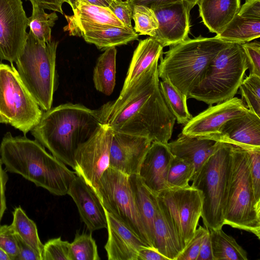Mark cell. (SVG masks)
Wrapping results in <instances>:
<instances>
[{
	"instance_id": "cell-26",
	"label": "cell",
	"mask_w": 260,
	"mask_h": 260,
	"mask_svg": "<svg viewBox=\"0 0 260 260\" xmlns=\"http://www.w3.org/2000/svg\"><path fill=\"white\" fill-rule=\"evenodd\" d=\"M163 48L152 37L139 41L134 51L122 90L136 80L156 58L162 56Z\"/></svg>"
},
{
	"instance_id": "cell-49",
	"label": "cell",
	"mask_w": 260,
	"mask_h": 260,
	"mask_svg": "<svg viewBox=\"0 0 260 260\" xmlns=\"http://www.w3.org/2000/svg\"><path fill=\"white\" fill-rule=\"evenodd\" d=\"M29 1L31 4H36L44 9H48L55 12L63 14L62 5L64 3L63 0H26Z\"/></svg>"
},
{
	"instance_id": "cell-15",
	"label": "cell",
	"mask_w": 260,
	"mask_h": 260,
	"mask_svg": "<svg viewBox=\"0 0 260 260\" xmlns=\"http://www.w3.org/2000/svg\"><path fill=\"white\" fill-rule=\"evenodd\" d=\"M248 110L243 100L234 97L215 106H211L192 117L185 124L181 133L187 136L209 139L217 133L228 120Z\"/></svg>"
},
{
	"instance_id": "cell-27",
	"label": "cell",
	"mask_w": 260,
	"mask_h": 260,
	"mask_svg": "<svg viewBox=\"0 0 260 260\" xmlns=\"http://www.w3.org/2000/svg\"><path fill=\"white\" fill-rule=\"evenodd\" d=\"M80 37L86 42L95 45L99 49L105 50L109 47L127 44L137 40L139 35L134 28L113 26L87 30Z\"/></svg>"
},
{
	"instance_id": "cell-25",
	"label": "cell",
	"mask_w": 260,
	"mask_h": 260,
	"mask_svg": "<svg viewBox=\"0 0 260 260\" xmlns=\"http://www.w3.org/2000/svg\"><path fill=\"white\" fill-rule=\"evenodd\" d=\"M129 180L143 225L154 247L156 196L153 194L144 185L138 175L129 176Z\"/></svg>"
},
{
	"instance_id": "cell-43",
	"label": "cell",
	"mask_w": 260,
	"mask_h": 260,
	"mask_svg": "<svg viewBox=\"0 0 260 260\" xmlns=\"http://www.w3.org/2000/svg\"><path fill=\"white\" fill-rule=\"evenodd\" d=\"M108 8L125 26L133 28L131 22L133 8L126 1L113 0Z\"/></svg>"
},
{
	"instance_id": "cell-23",
	"label": "cell",
	"mask_w": 260,
	"mask_h": 260,
	"mask_svg": "<svg viewBox=\"0 0 260 260\" xmlns=\"http://www.w3.org/2000/svg\"><path fill=\"white\" fill-rule=\"evenodd\" d=\"M217 143L212 140L187 136L181 133L177 139L168 142L167 145L173 156L183 159L193 166V177L214 152Z\"/></svg>"
},
{
	"instance_id": "cell-29",
	"label": "cell",
	"mask_w": 260,
	"mask_h": 260,
	"mask_svg": "<svg viewBox=\"0 0 260 260\" xmlns=\"http://www.w3.org/2000/svg\"><path fill=\"white\" fill-rule=\"evenodd\" d=\"M115 47L108 48L98 58L93 72L95 88L106 95L113 92L116 82Z\"/></svg>"
},
{
	"instance_id": "cell-22",
	"label": "cell",
	"mask_w": 260,
	"mask_h": 260,
	"mask_svg": "<svg viewBox=\"0 0 260 260\" xmlns=\"http://www.w3.org/2000/svg\"><path fill=\"white\" fill-rule=\"evenodd\" d=\"M154 247L169 260H176L184 249L175 226L162 201L155 196Z\"/></svg>"
},
{
	"instance_id": "cell-5",
	"label": "cell",
	"mask_w": 260,
	"mask_h": 260,
	"mask_svg": "<svg viewBox=\"0 0 260 260\" xmlns=\"http://www.w3.org/2000/svg\"><path fill=\"white\" fill-rule=\"evenodd\" d=\"M233 145L217 142L214 152L193 176L191 186L201 193V217L208 229H221L230 178Z\"/></svg>"
},
{
	"instance_id": "cell-39",
	"label": "cell",
	"mask_w": 260,
	"mask_h": 260,
	"mask_svg": "<svg viewBox=\"0 0 260 260\" xmlns=\"http://www.w3.org/2000/svg\"><path fill=\"white\" fill-rule=\"evenodd\" d=\"M0 248L9 257L15 260L18 254L15 233L12 225H0Z\"/></svg>"
},
{
	"instance_id": "cell-21",
	"label": "cell",
	"mask_w": 260,
	"mask_h": 260,
	"mask_svg": "<svg viewBox=\"0 0 260 260\" xmlns=\"http://www.w3.org/2000/svg\"><path fill=\"white\" fill-rule=\"evenodd\" d=\"M108 238L105 246L108 260H137L139 249L147 246L132 230L106 209Z\"/></svg>"
},
{
	"instance_id": "cell-10",
	"label": "cell",
	"mask_w": 260,
	"mask_h": 260,
	"mask_svg": "<svg viewBox=\"0 0 260 260\" xmlns=\"http://www.w3.org/2000/svg\"><path fill=\"white\" fill-rule=\"evenodd\" d=\"M95 190L108 212L132 230L147 246L153 247L141 220L129 176L109 167Z\"/></svg>"
},
{
	"instance_id": "cell-50",
	"label": "cell",
	"mask_w": 260,
	"mask_h": 260,
	"mask_svg": "<svg viewBox=\"0 0 260 260\" xmlns=\"http://www.w3.org/2000/svg\"><path fill=\"white\" fill-rule=\"evenodd\" d=\"M175 1L176 0H126L133 8L135 5H139L148 7L151 9Z\"/></svg>"
},
{
	"instance_id": "cell-46",
	"label": "cell",
	"mask_w": 260,
	"mask_h": 260,
	"mask_svg": "<svg viewBox=\"0 0 260 260\" xmlns=\"http://www.w3.org/2000/svg\"><path fill=\"white\" fill-rule=\"evenodd\" d=\"M137 260H169L154 247L143 246L139 250Z\"/></svg>"
},
{
	"instance_id": "cell-35",
	"label": "cell",
	"mask_w": 260,
	"mask_h": 260,
	"mask_svg": "<svg viewBox=\"0 0 260 260\" xmlns=\"http://www.w3.org/2000/svg\"><path fill=\"white\" fill-rule=\"evenodd\" d=\"M134 29L138 35H148L153 38L158 28V21L153 10L148 7L136 5L133 10Z\"/></svg>"
},
{
	"instance_id": "cell-36",
	"label": "cell",
	"mask_w": 260,
	"mask_h": 260,
	"mask_svg": "<svg viewBox=\"0 0 260 260\" xmlns=\"http://www.w3.org/2000/svg\"><path fill=\"white\" fill-rule=\"evenodd\" d=\"M71 260H100L97 246L90 234L78 232L71 243Z\"/></svg>"
},
{
	"instance_id": "cell-28",
	"label": "cell",
	"mask_w": 260,
	"mask_h": 260,
	"mask_svg": "<svg viewBox=\"0 0 260 260\" xmlns=\"http://www.w3.org/2000/svg\"><path fill=\"white\" fill-rule=\"evenodd\" d=\"M260 36V19L237 13L224 29L215 37L226 41L242 44Z\"/></svg>"
},
{
	"instance_id": "cell-18",
	"label": "cell",
	"mask_w": 260,
	"mask_h": 260,
	"mask_svg": "<svg viewBox=\"0 0 260 260\" xmlns=\"http://www.w3.org/2000/svg\"><path fill=\"white\" fill-rule=\"evenodd\" d=\"M75 203L82 220L93 232L107 229L105 209L95 190L80 176L76 175L68 191Z\"/></svg>"
},
{
	"instance_id": "cell-38",
	"label": "cell",
	"mask_w": 260,
	"mask_h": 260,
	"mask_svg": "<svg viewBox=\"0 0 260 260\" xmlns=\"http://www.w3.org/2000/svg\"><path fill=\"white\" fill-rule=\"evenodd\" d=\"M70 246L61 237L49 240L44 245L42 260H71Z\"/></svg>"
},
{
	"instance_id": "cell-9",
	"label": "cell",
	"mask_w": 260,
	"mask_h": 260,
	"mask_svg": "<svg viewBox=\"0 0 260 260\" xmlns=\"http://www.w3.org/2000/svg\"><path fill=\"white\" fill-rule=\"evenodd\" d=\"M42 114L13 64L0 63V123L10 124L25 135Z\"/></svg>"
},
{
	"instance_id": "cell-11",
	"label": "cell",
	"mask_w": 260,
	"mask_h": 260,
	"mask_svg": "<svg viewBox=\"0 0 260 260\" xmlns=\"http://www.w3.org/2000/svg\"><path fill=\"white\" fill-rule=\"evenodd\" d=\"M157 196L162 201L175 226L184 248L193 237L201 217L200 192L189 185L181 188H167Z\"/></svg>"
},
{
	"instance_id": "cell-48",
	"label": "cell",
	"mask_w": 260,
	"mask_h": 260,
	"mask_svg": "<svg viewBox=\"0 0 260 260\" xmlns=\"http://www.w3.org/2000/svg\"><path fill=\"white\" fill-rule=\"evenodd\" d=\"M197 260H213L210 233L208 229L203 238Z\"/></svg>"
},
{
	"instance_id": "cell-19",
	"label": "cell",
	"mask_w": 260,
	"mask_h": 260,
	"mask_svg": "<svg viewBox=\"0 0 260 260\" xmlns=\"http://www.w3.org/2000/svg\"><path fill=\"white\" fill-rule=\"evenodd\" d=\"M173 156L167 144L151 142L138 175L153 194L157 196L168 188L167 175Z\"/></svg>"
},
{
	"instance_id": "cell-30",
	"label": "cell",
	"mask_w": 260,
	"mask_h": 260,
	"mask_svg": "<svg viewBox=\"0 0 260 260\" xmlns=\"http://www.w3.org/2000/svg\"><path fill=\"white\" fill-rule=\"evenodd\" d=\"M213 260H247L246 251L221 229H208Z\"/></svg>"
},
{
	"instance_id": "cell-24",
	"label": "cell",
	"mask_w": 260,
	"mask_h": 260,
	"mask_svg": "<svg viewBox=\"0 0 260 260\" xmlns=\"http://www.w3.org/2000/svg\"><path fill=\"white\" fill-rule=\"evenodd\" d=\"M200 16L212 33L219 34L233 20L241 7L240 0H199Z\"/></svg>"
},
{
	"instance_id": "cell-14",
	"label": "cell",
	"mask_w": 260,
	"mask_h": 260,
	"mask_svg": "<svg viewBox=\"0 0 260 260\" xmlns=\"http://www.w3.org/2000/svg\"><path fill=\"white\" fill-rule=\"evenodd\" d=\"M152 9L158 23L153 38L164 47L175 45L188 38L191 9L183 0H176Z\"/></svg>"
},
{
	"instance_id": "cell-40",
	"label": "cell",
	"mask_w": 260,
	"mask_h": 260,
	"mask_svg": "<svg viewBox=\"0 0 260 260\" xmlns=\"http://www.w3.org/2000/svg\"><path fill=\"white\" fill-rule=\"evenodd\" d=\"M245 150L249 156L250 171L255 200L260 204V147L249 148Z\"/></svg>"
},
{
	"instance_id": "cell-6",
	"label": "cell",
	"mask_w": 260,
	"mask_h": 260,
	"mask_svg": "<svg viewBox=\"0 0 260 260\" xmlns=\"http://www.w3.org/2000/svg\"><path fill=\"white\" fill-rule=\"evenodd\" d=\"M58 43L57 41L51 40L43 46L29 30L15 61L21 80L41 109L45 111L52 108L55 90Z\"/></svg>"
},
{
	"instance_id": "cell-33",
	"label": "cell",
	"mask_w": 260,
	"mask_h": 260,
	"mask_svg": "<svg viewBox=\"0 0 260 260\" xmlns=\"http://www.w3.org/2000/svg\"><path fill=\"white\" fill-rule=\"evenodd\" d=\"M159 88L170 111L179 124H185L192 117L187 105V98L168 81H159Z\"/></svg>"
},
{
	"instance_id": "cell-31",
	"label": "cell",
	"mask_w": 260,
	"mask_h": 260,
	"mask_svg": "<svg viewBox=\"0 0 260 260\" xmlns=\"http://www.w3.org/2000/svg\"><path fill=\"white\" fill-rule=\"evenodd\" d=\"M11 223L14 232L29 246L42 260L44 245L39 237L36 223L26 215L21 207H16L13 213Z\"/></svg>"
},
{
	"instance_id": "cell-1",
	"label": "cell",
	"mask_w": 260,
	"mask_h": 260,
	"mask_svg": "<svg viewBox=\"0 0 260 260\" xmlns=\"http://www.w3.org/2000/svg\"><path fill=\"white\" fill-rule=\"evenodd\" d=\"M151 64L118 98L100 109L102 124L112 131L168 144L176 118L159 88L158 60Z\"/></svg>"
},
{
	"instance_id": "cell-16",
	"label": "cell",
	"mask_w": 260,
	"mask_h": 260,
	"mask_svg": "<svg viewBox=\"0 0 260 260\" xmlns=\"http://www.w3.org/2000/svg\"><path fill=\"white\" fill-rule=\"evenodd\" d=\"M151 142L145 137L112 131L109 167L128 176L138 175Z\"/></svg>"
},
{
	"instance_id": "cell-47",
	"label": "cell",
	"mask_w": 260,
	"mask_h": 260,
	"mask_svg": "<svg viewBox=\"0 0 260 260\" xmlns=\"http://www.w3.org/2000/svg\"><path fill=\"white\" fill-rule=\"evenodd\" d=\"M0 158V222L6 209L5 197L6 185L8 180L6 172L3 169Z\"/></svg>"
},
{
	"instance_id": "cell-2",
	"label": "cell",
	"mask_w": 260,
	"mask_h": 260,
	"mask_svg": "<svg viewBox=\"0 0 260 260\" xmlns=\"http://www.w3.org/2000/svg\"><path fill=\"white\" fill-rule=\"evenodd\" d=\"M99 109L79 104H61L43 113L30 131L36 140L54 157L75 171L78 147L90 139L102 125Z\"/></svg>"
},
{
	"instance_id": "cell-12",
	"label": "cell",
	"mask_w": 260,
	"mask_h": 260,
	"mask_svg": "<svg viewBox=\"0 0 260 260\" xmlns=\"http://www.w3.org/2000/svg\"><path fill=\"white\" fill-rule=\"evenodd\" d=\"M112 130L102 124L97 132L77 148L75 160L77 175L94 189L104 172L109 167Z\"/></svg>"
},
{
	"instance_id": "cell-7",
	"label": "cell",
	"mask_w": 260,
	"mask_h": 260,
	"mask_svg": "<svg viewBox=\"0 0 260 260\" xmlns=\"http://www.w3.org/2000/svg\"><path fill=\"white\" fill-rule=\"evenodd\" d=\"M224 224L260 239V204L255 198L247 152L233 145Z\"/></svg>"
},
{
	"instance_id": "cell-51",
	"label": "cell",
	"mask_w": 260,
	"mask_h": 260,
	"mask_svg": "<svg viewBox=\"0 0 260 260\" xmlns=\"http://www.w3.org/2000/svg\"><path fill=\"white\" fill-rule=\"evenodd\" d=\"M93 5L108 8L113 0H84Z\"/></svg>"
},
{
	"instance_id": "cell-32",
	"label": "cell",
	"mask_w": 260,
	"mask_h": 260,
	"mask_svg": "<svg viewBox=\"0 0 260 260\" xmlns=\"http://www.w3.org/2000/svg\"><path fill=\"white\" fill-rule=\"evenodd\" d=\"M31 15L28 18V26L35 37L43 46L51 40V29L58 19L56 12L46 13L44 9L32 4Z\"/></svg>"
},
{
	"instance_id": "cell-20",
	"label": "cell",
	"mask_w": 260,
	"mask_h": 260,
	"mask_svg": "<svg viewBox=\"0 0 260 260\" xmlns=\"http://www.w3.org/2000/svg\"><path fill=\"white\" fill-rule=\"evenodd\" d=\"M73 11V15H65L68 24L63 28L70 36L80 37L89 30L126 27L108 8L93 5L84 0H80Z\"/></svg>"
},
{
	"instance_id": "cell-42",
	"label": "cell",
	"mask_w": 260,
	"mask_h": 260,
	"mask_svg": "<svg viewBox=\"0 0 260 260\" xmlns=\"http://www.w3.org/2000/svg\"><path fill=\"white\" fill-rule=\"evenodd\" d=\"M245 53L249 74L260 76V44L258 42L241 44Z\"/></svg>"
},
{
	"instance_id": "cell-44",
	"label": "cell",
	"mask_w": 260,
	"mask_h": 260,
	"mask_svg": "<svg viewBox=\"0 0 260 260\" xmlns=\"http://www.w3.org/2000/svg\"><path fill=\"white\" fill-rule=\"evenodd\" d=\"M15 236L18 249V254L15 260H41L35 251L16 233Z\"/></svg>"
},
{
	"instance_id": "cell-45",
	"label": "cell",
	"mask_w": 260,
	"mask_h": 260,
	"mask_svg": "<svg viewBox=\"0 0 260 260\" xmlns=\"http://www.w3.org/2000/svg\"><path fill=\"white\" fill-rule=\"evenodd\" d=\"M238 13L260 19V0H246Z\"/></svg>"
},
{
	"instance_id": "cell-52",
	"label": "cell",
	"mask_w": 260,
	"mask_h": 260,
	"mask_svg": "<svg viewBox=\"0 0 260 260\" xmlns=\"http://www.w3.org/2000/svg\"><path fill=\"white\" fill-rule=\"evenodd\" d=\"M79 1L80 0H63V2H66L71 6L73 10L76 8V5Z\"/></svg>"
},
{
	"instance_id": "cell-8",
	"label": "cell",
	"mask_w": 260,
	"mask_h": 260,
	"mask_svg": "<svg viewBox=\"0 0 260 260\" xmlns=\"http://www.w3.org/2000/svg\"><path fill=\"white\" fill-rule=\"evenodd\" d=\"M248 69L241 44L231 43L212 59L203 80L191 92L188 99L211 106L234 98Z\"/></svg>"
},
{
	"instance_id": "cell-4",
	"label": "cell",
	"mask_w": 260,
	"mask_h": 260,
	"mask_svg": "<svg viewBox=\"0 0 260 260\" xmlns=\"http://www.w3.org/2000/svg\"><path fill=\"white\" fill-rule=\"evenodd\" d=\"M232 42L201 36L171 46L158 65L159 78L168 81L188 99L203 80L211 61Z\"/></svg>"
},
{
	"instance_id": "cell-3",
	"label": "cell",
	"mask_w": 260,
	"mask_h": 260,
	"mask_svg": "<svg viewBox=\"0 0 260 260\" xmlns=\"http://www.w3.org/2000/svg\"><path fill=\"white\" fill-rule=\"evenodd\" d=\"M0 156L6 171L19 174L56 196L68 193L77 175L37 140L13 137L9 132L1 142Z\"/></svg>"
},
{
	"instance_id": "cell-17",
	"label": "cell",
	"mask_w": 260,
	"mask_h": 260,
	"mask_svg": "<svg viewBox=\"0 0 260 260\" xmlns=\"http://www.w3.org/2000/svg\"><path fill=\"white\" fill-rule=\"evenodd\" d=\"M229 143L243 149L260 147V117L250 111L225 122L209 139Z\"/></svg>"
},
{
	"instance_id": "cell-37",
	"label": "cell",
	"mask_w": 260,
	"mask_h": 260,
	"mask_svg": "<svg viewBox=\"0 0 260 260\" xmlns=\"http://www.w3.org/2000/svg\"><path fill=\"white\" fill-rule=\"evenodd\" d=\"M239 88L248 109L260 117V76L249 74L243 80Z\"/></svg>"
},
{
	"instance_id": "cell-41",
	"label": "cell",
	"mask_w": 260,
	"mask_h": 260,
	"mask_svg": "<svg viewBox=\"0 0 260 260\" xmlns=\"http://www.w3.org/2000/svg\"><path fill=\"white\" fill-rule=\"evenodd\" d=\"M207 228L199 225L193 237L187 244L176 260H197L203 238Z\"/></svg>"
},
{
	"instance_id": "cell-53",
	"label": "cell",
	"mask_w": 260,
	"mask_h": 260,
	"mask_svg": "<svg viewBox=\"0 0 260 260\" xmlns=\"http://www.w3.org/2000/svg\"><path fill=\"white\" fill-rule=\"evenodd\" d=\"M188 5L189 8L191 10L195 5H197L199 0H183Z\"/></svg>"
},
{
	"instance_id": "cell-13",
	"label": "cell",
	"mask_w": 260,
	"mask_h": 260,
	"mask_svg": "<svg viewBox=\"0 0 260 260\" xmlns=\"http://www.w3.org/2000/svg\"><path fill=\"white\" fill-rule=\"evenodd\" d=\"M27 27L22 0H0V59L16 61L24 46Z\"/></svg>"
},
{
	"instance_id": "cell-34",
	"label": "cell",
	"mask_w": 260,
	"mask_h": 260,
	"mask_svg": "<svg viewBox=\"0 0 260 260\" xmlns=\"http://www.w3.org/2000/svg\"><path fill=\"white\" fill-rule=\"evenodd\" d=\"M194 174L193 166L185 160L173 156L167 179L168 188H181L189 186Z\"/></svg>"
},
{
	"instance_id": "cell-54",
	"label": "cell",
	"mask_w": 260,
	"mask_h": 260,
	"mask_svg": "<svg viewBox=\"0 0 260 260\" xmlns=\"http://www.w3.org/2000/svg\"><path fill=\"white\" fill-rule=\"evenodd\" d=\"M0 260H10L8 255L0 248Z\"/></svg>"
}]
</instances>
